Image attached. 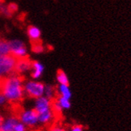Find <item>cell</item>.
I'll list each match as a JSON object with an SVG mask.
<instances>
[{
	"instance_id": "cell-1",
	"label": "cell",
	"mask_w": 131,
	"mask_h": 131,
	"mask_svg": "<svg viewBox=\"0 0 131 131\" xmlns=\"http://www.w3.org/2000/svg\"><path fill=\"white\" fill-rule=\"evenodd\" d=\"M24 78L20 74H12L10 77H3L1 92L10 102H19L23 98L24 88L23 82Z\"/></svg>"
},
{
	"instance_id": "cell-2",
	"label": "cell",
	"mask_w": 131,
	"mask_h": 131,
	"mask_svg": "<svg viewBox=\"0 0 131 131\" xmlns=\"http://www.w3.org/2000/svg\"><path fill=\"white\" fill-rule=\"evenodd\" d=\"M16 59L17 58L10 54L0 56V77L6 74H13Z\"/></svg>"
},
{
	"instance_id": "cell-3",
	"label": "cell",
	"mask_w": 131,
	"mask_h": 131,
	"mask_svg": "<svg viewBox=\"0 0 131 131\" xmlns=\"http://www.w3.org/2000/svg\"><path fill=\"white\" fill-rule=\"evenodd\" d=\"M45 90L44 85L41 82H29L25 86V90L27 95L32 98H38L42 97Z\"/></svg>"
},
{
	"instance_id": "cell-4",
	"label": "cell",
	"mask_w": 131,
	"mask_h": 131,
	"mask_svg": "<svg viewBox=\"0 0 131 131\" xmlns=\"http://www.w3.org/2000/svg\"><path fill=\"white\" fill-rule=\"evenodd\" d=\"M31 64H32V61L30 59L29 56L25 55L23 57L17 58L14 71H13V74H20L23 72L30 70Z\"/></svg>"
},
{
	"instance_id": "cell-5",
	"label": "cell",
	"mask_w": 131,
	"mask_h": 131,
	"mask_svg": "<svg viewBox=\"0 0 131 131\" xmlns=\"http://www.w3.org/2000/svg\"><path fill=\"white\" fill-rule=\"evenodd\" d=\"M38 114H39L35 110V108L30 111H24L21 116L20 121L30 126H33L35 125L37 121L38 120Z\"/></svg>"
},
{
	"instance_id": "cell-6",
	"label": "cell",
	"mask_w": 131,
	"mask_h": 131,
	"mask_svg": "<svg viewBox=\"0 0 131 131\" xmlns=\"http://www.w3.org/2000/svg\"><path fill=\"white\" fill-rule=\"evenodd\" d=\"M50 108V102L49 99L47 97H40L38 98L36 102V107L35 110L38 111V114H42L45 111L48 110Z\"/></svg>"
},
{
	"instance_id": "cell-7",
	"label": "cell",
	"mask_w": 131,
	"mask_h": 131,
	"mask_svg": "<svg viewBox=\"0 0 131 131\" xmlns=\"http://www.w3.org/2000/svg\"><path fill=\"white\" fill-rule=\"evenodd\" d=\"M27 35L30 38V42H35L41 41L40 36H41V32L36 27L34 26H29L27 27Z\"/></svg>"
},
{
	"instance_id": "cell-8",
	"label": "cell",
	"mask_w": 131,
	"mask_h": 131,
	"mask_svg": "<svg viewBox=\"0 0 131 131\" xmlns=\"http://www.w3.org/2000/svg\"><path fill=\"white\" fill-rule=\"evenodd\" d=\"M31 69H33V73L31 74V77L34 78H38L41 76L42 71L44 70L43 66L39 63L37 61H32V64H31Z\"/></svg>"
},
{
	"instance_id": "cell-9",
	"label": "cell",
	"mask_w": 131,
	"mask_h": 131,
	"mask_svg": "<svg viewBox=\"0 0 131 131\" xmlns=\"http://www.w3.org/2000/svg\"><path fill=\"white\" fill-rule=\"evenodd\" d=\"M18 123V120L15 117H10V118L6 122L5 124H3L1 128L3 131H13L14 127Z\"/></svg>"
},
{
	"instance_id": "cell-10",
	"label": "cell",
	"mask_w": 131,
	"mask_h": 131,
	"mask_svg": "<svg viewBox=\"0 0 131 131\" xmlns=\"http://www.w3.org/2000/svg\"><path fill=\"white\" fill-rule=\"evenodd\" d=\"M57 79L61 85H64V86H69V80L67 74H65V72L59 69L57 71Z\"/></svg>"
},
{
	"instance_id": "cell-11",
	"label": "cell",
	"mask_w": 131,
	"mask_h": 131,
	"mask_svg": "<svg viewBox=\"0 0 131 131\" xmlns=\"http://www.w3.org/2000/svg\"><path fill=\"white\" fill-rule=\"evenodd\" d=\"M10 52V48L9 42L5 40V39H2L1 43H0V56L9 54Z\"/></svg>"
},
{
	"instance_id": "cell-12",
	"label": "cell",
	"mask_w": 131,
	"mask_h": 131,
	"mask_svg": "<svg viewBox=\"0 0 131 131\" xmlns=\"http://www.w3.org/2000/svg\"><path fill=\"white\" fill-rule=\"evenodd\" d=\"M31 43V50L33 52H35L36 54L42 53L44 51V47L42 45V41H38L35 42H30Z\"/></svg>"
},
{
	"instance_id": "cell-13",
	"label": "cell",
	"mask_w": 131,
	"mask_h": 131,
	"mask_svg": "<svg viewBox=\"0 0 131 131\" xmlns=\"http://www.w3.org/2000/svg\"><path fill=\"white\" fill-rule=\"evenodd\" d=\"M57 99L58 103L60 104V106H62V108H66V109H68L70 106V103L69 102V99L66 98L60 95V94H58V96L57 97Z\"/></svg>"
},
{
	"instance_id": "cell-14",
	"label": "cell",
	"mask_w": 131,
	"mask_h": 131,
	"mask_svg": "<svg viewBox=\"0 0 131 131\" xmlns=\"http://www.w3.org/2000/svg\"><path fill=\"white\" fill-rule=\"evenodd\" d=\"M59 94L61 96L67 98V99H69V98L71 97V93H70L68 86H64V85H61V86L59 87Z\"/></svg>"
},
{
	"instance_id": "cell-15",
	"label": "cell",
	"mask_w": 131,
	"mask_h": 131,
	"mask_svg": "<svg viewBox=\"0 0 131 131\" xmlns=\"http://www.w3.org/2000/svg\"><path fill=\"white\" fill-rule=\"evenodd\" d=\"M7 8L11 14H14L15 12H16L18 10V6L15 3H10L7 6Z\"/></svg>"
},
{
	"instance_id": "cell-16",
	"label": "cell",
	"mask_w": 131,
	"mask_h": 131,
	"mask_svg": "<svg viewBox=\"0 0 131 131\" xmlns=\"http://www.w3.org/2000/svg\"><path fill=\"white\" fill-rule=\"evenodd\" d=\"M13 131H25V127L22 124L17 123L14 127V130Z\"/></svg>"
},
{
	"instance_id": "cell-17",
	"label": "cell",
	"mask_w": 131,
	"mask_h": 131,
	"mask_svg": "<svg viewBox=\"0 0 131 131\" xmlns=\"http://www.w3.org/2000/svg\"><path fill=\"white\" fill-rule=\"evenodd\" d=\"M70 131H83V127L81 125H74L71 126Z\"/></svg>"
},
{
	"instance_id": "cell-18",
	"label": "cell",
	"mask_w": 131,
	"mask_h": 131,
	"mask_svg": "<svg viewBox=\"0 0 131 131\" xmlns=\"http://www.w3.org/2000/svg\"><path fill=\"white\" fill-rule=\"evenodd\" d=\"M49 131H65L63 129H62L60 126H55V127H53L52 129H50Z\"/></svg>"
},
{
	"instance_id": "cell-19",
	"label": "cell",
	"mask_w": 131,
	"mask_h": 131,
	"mask_svg": "<svg viewBox=\"0 0 131 131\" xmlns=\"http://www.w3.org/2000/svg\"><path fill=\"white\" fill-rule=\"evenodd\" d=\"M5 99H6V97H5V96L3 94H1L0 93V105L1 104H3L4 102H5Z\"/></svg>"
},
{
	"instance_id": "cell-20",
	"label": "cell",
	"mask_w": 131,
	"mask_h": 131,
	"mask_svg": "<svg viewBox=\"0 0 131 131\" xmlns=\"http://www.w3.org/2000/svg\"><path fill=\"white\" fill-rule=\"evenodd\" d=\"M3 122H4V119H3V117L0 115V126H1L3 124Z\"/></svg>"
},
{
	"instance_id": "cell-21",
	"label": "cell",
	"mask_w": 131,
	"mask_h": 131,
	"mask_svg": "<svg viewBox=\"0 0 131 131\" xmlns=\"http://www.w3.org/2000/svg\"><path fill=\"white\" fill-rule=\"evenodd\" d=\"M30 131H44L43 129H32Z\"/></svg>"
},
{
	"instance_id": "cell-22",
	"label": "cell",
	"mask_w": 131,
	"mask_h": 131,
	"mask_svg": "<svg viewBox=\"0 0 131 131\" xmlns=\"http://www.w3.org/2000/svg\"><path fill=\"white\" fill-rule=\"evenodd\" d=\"M3 2H4V0H0V5H1Z\"/></svg>"
},
{
	"instance_id": "cell-23",
	"label": "cell",
	"mask_w": 131,
	"mask_h": 131,
	"mask_svg": "<svg viewBox=\"0 0 131 131\" xmlns=\"http://www.w3.org/2000/svg\"><path fill=\"white\" fill-rule=\"evenodd\" d=\"M1 126H0V131H3V130H2V128H1Z\"/></svg>"
},
{
	"instance_id": "cell-24",
	"label": "cell",
	"mask_w": 131,
	"mask_h": 131,
	"mask_svg": "<svg viewBox=\"0 0 131 131\" xmlns=\"http://www.w3.org/2000/svg\"><path fill=\"white\" fill-rule=\"evenodd\" d=\"M1 41H2V39H1V38H0V43H1Z\"/></svg>"
}]
</instances>
